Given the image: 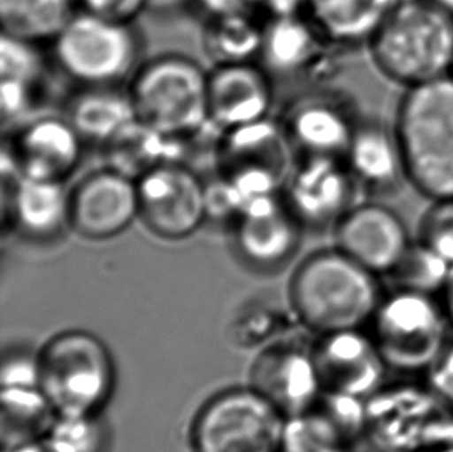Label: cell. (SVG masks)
I'll return each instance as SVG.
<instances>
[{"instance_id":"cell-1","label":"cell","mask_w":453,"mask_h":452,"mask_svg":"<svg viewBox=\"0 0 453 452\" xmlns=\"http://www.w3.org/2000/svg\"><path fill=\"white\" fill-rule=\"evenodd\" d=\"M380 276L337 246L306 256L289 281V300L306 329L325 335L370 324L382 300Z\"/></svg>"},{"instance_id":"cell-2","label":"cell","mask_w":453,"mask_h":452,"mask_svg":"<svg viewBox=\"0 0 453 452\" xmlns=\"http://www.w3.org/2000/svg\"><path fill=\"white\" fill-rule=\"evenodd\" d=\"M374 68L403 89L453 74V12L434 0H399L367 45Z\"/></svg>"},{"instance_id":"cell-3","label":"cell","mask_w":453,"mask_h":452,"mask_svg":"<svg viewBox=\"0 0 453 452\" xmlns=\"http://www.w3.org/2000/svg\"><path fill=\"white\" fill-rule=\"evenodd\" d=\"M393 126L411 188L430 202L453 199V74L405 89Z\"/></svg>"},{"instance_id":"cell-4","label":"cell","mask_w":453,"mask_h":452,"mask_svg":"<svg viewBox=\"0 0 453 452\" xmlns=\"http://www.w3.org/2000/svg\"><path fill=\"white\" fill-rule=\"evenodd\" d=\"M136 118L180 140L214 129L209 120V72L196 59L165 53L142 62L127 84Z\"/></svg>"},{"instance_id":"cell-5","label":"cell","mask_w":453,"mask_h":452,"mask_svg":"<svg viewBox=\"0 0 453 452\" xmlns=\"http://www.w3.org/2000/svg\"><path fill=\"white\" fill-rule=\"evenodd\" d=\"M39 386L59 417L96 416L115 391L117 369L101 338L65 331L37 352Z\"/></svg>"},{"instance_id":"cell-6","label":"cell","mask_w":453,"mask_h":452,"mask_svg":"<svg viewBox=\"0 0 453 452\" xmlns=\"http://www.w3.org/2000/svg\"><path fill=\"white\" fill-rule=\"evenodd\" d=\"M51 47L56 66L76 87L127 86L142 64L136 25L117 24L80 10Z\"/></svg>"},{"instance_id":"cell-7","label":"cell","mask_w":453,"mask_h":452,"mask_svg":"<svg viewBox=\"0 0 453 452\" xmlns=\"http://www.w3.org/2000/svg\"><path fill=\"white\" fill-rule=\"evenodd\" d=\"M376 452L453 447V408L429 386L393 383L367 400L365 440Z\"/></svg>"},{"instance_id":"cell-8","label":"cell","mask_w":453,"mask_h":452,"mask_svg":"<svg viewBox=\"0 0 453 452\" xmlns=\"http://www.w3.org/2000/svg\"><path fill=\"white\" fill-rule=\"evenodd\" d=\"M370 325L387 366L423 375L453 331L438 296L403 288L382 296Z\"/></svg>"},{"instance_id":"cell-9","label":"cell","mask_w":453,"mask_h":452,"mask_svg":"<svg viewBox=\"0 0 453 452\" xmlns=\"http://www.w3.org/2000/svg\"><path fill=\"white\" fill-rule=\"evenodd\" d=\"M299 153L282 120L273 116L217 135L215 174L226 178L246 202L280 194Z\"/></svg>"},{"instance_id":"cell-10","label":"cell","mask_w":453,"mask_h":452,"mask_svg":"<svg viewBox=\"0 0 453 452\" xmlns=\"http://www.w3.org/2000/svg\"><path fill=\"white\" fill-rule=\"evenodd\" d=\"M287 417L251 386L209 398L190 428L194 452H282Z\"/></svg>"},{"instance_id":"cell-11","label":"cell","mask_w":453,"mask_h":452,"mask_svg":"<svg viewBox=\"0 0 453 452\" xmlns=\"http://www.w3.org/2000/svg\"><path fill=\"white\" fill-rule=\"evenodd\" d=\"M87 143L67 116L35 115L4 136L2 177L67 182L84 159Z\"/></svg>"},{"instance_id":"cell-12","label":"cell","mask_w":453,"mask_h":452,"mask_svg":"<svg viewBox=\"0 0 453 452\" xmlns=\"http://www.w3.org/2000/svg\"><path fill=\"white\" fill-rule=\"evenodd\" d=\"M140 221L153 236L178 242L206 222V180L186 161L161 166L136 180Z\"/></svg>"},{"instance_id":"cell-13","label":"cell","mask_w":453,"mask_h":452,"mask_svg":"<svg viewBox=\"0 0 453 452\" xmlns=\"http://www.w3.org/2000/svg\"><path fill=\"white\" fill-rule=\"evenodd\" d=\"M361 192L343 157L299 155L282 196L305 230H333Z\"/></svg>"},{"instance_id":"cell-14","label":"cell","mask_w":453,"mask_h":452,"mask_svg":"<svg viewBox=\"0 0 453 452\" xmlns=\"http://www.w3.org/2000/svg\"><path fill=\"white\" fill-rule=\"evenodd\" d=\"M229 226L235 254L248 269L260 273L287 267L306 231L282 192L252 199Z\"/></svg>"},{"instance_id":"cell-15","label":"cell","mask_w":453,"mask_h":452,"mask_svg":"<svg viewBox=\"0 0 453 452\" xmlns=\"http://www.w3.org/2000/svg\"><path fill=\"white\" fill-rule=\"evenodd\" d=\"M342 53L302 12L265 22L264 47L258 62L274 81L322 84L336 72Z\"/></svg>"},{"instance_id":"cell-16","label":"cell","mask_w":453,"mask_h":452,"mask_svg":"<svg viewBox=\"0 0 453 452\" xmlns=\"http://www.w3.org/2000/svg\"><path fill=\"white\" fill-rule=\"evenodd\" d=\"M362 118L347 93L316 87L297 97L280 120L299 155L343 157Z\"/></svg>"},{"instance_id":"cell-17","label":"cell","mask_w":453,"mask_h":452,"mask_svg":"<svg viewBox=\"0 0 453 452\" xmlns=\"http://www.w3.org/2000/svg\"><path fill=\"white\" fill-rule=\"evenodd\" d=\"M331 231L334 246L378 276L388 275L413 242L404 217L380 200L356 203Z\"/></svg>"},{"instance_id":"cell-18","label":"cell","mask_w":453,"mask_h":452,"mask_svg":"<svg viewBox=\"0 0 453 452\" xmlns=\"http://www.w3.org/2000/svg\"><path fill=\"white\" fill-rule=\"evenodd\" d=\"M311 354L324 391L368 400L386 386L390 367L374 338L362 329L319 335Z\"/></svg>"},{"instance_id":"cell-19","label":"cell","mask_w":453,"mask_h":452,"mask_svg":"<svg viewBox=\"0 0 453 452\" xmlns=\"http://www.w3.org/2000/svg\"><path fill=\"white\" fill-rule=\"evenodd\" d=\"M72 230L88 240H109L140 221L136 180L103 166L72 188Z\"/></svg>"},{"instance_id":"cell-20","label":"cell","mask_w":453,"mask_h":452,"mask_svg":"<svg viewBox=\"0 0 453 452\" xmlns=\"http://www.w3.org/2000/svg\"><path fill=\"white\" fill-rule=\"evenodd\" d=\"M250 386L287 418L311 409L324 394L311 348L288 344L258 355L250 369Z\"/></svg>"},{"instance_id":"cell-21","label":"cell","mask_w":453,"mask_h":452,"mask_svg":"<svg viewBox=\"0 0 453 452\" xmlns=\"http://www.w3.org/2000/svg\"><path fill=\"white\" fill-rule=\"evenodd\" d=\"M274 98L276 81L258 61L209 70V120L219 134L268 118Z\"/></svg>"},{"instance_id":"cell-22","label":"cell","mask_w":453,"mask_h":452,"mask_svg":"<svg viewBox=\"0 0 453 452\" xmlns=\"http://www.w3.org/2000/svg\"><path fill=\"white\" fill-rule=\"evenodd\" d=\"M72 188L67 182L19 177L4 183V217L19 236L49 244L72 228Z\"/></svg>"},{"instance_id":"cell-23","label":"cell","mask_w":453,"mask_h":452,"mask_svg":"<svg viewBox=\"0 0 453 452\" xmlns=\"http://www.w3.org/2000/svg\"><path fill=\"white\" fill-rule=\"evenodd\" d=\"M343 160L361 192L388 196L407 182L404 152L393 122L364 116Z\"/></svg>"},{"instance_id":"cell-24","label":"cell","mask_w":453,"mask_h":452,"mask_svg":"<svg viewBox=\"0 0 453 452\" xmlns=\"http://www.w3.org/2000/svg\"><path fill=\"white\" fill-rule=\"evenodd\" d=\"M62 113L87 144L101 149L136 120L127 86L76 87Z\"/></svg>"},{"instance_id":"cell-25","label":"cell","mask_w":453,"mask_h":452,"mask_svg":"<svg viewBox=\"0 0 453 452\" xmlns=\"http://www.w3.org/2000/svg\"><path fill=\"white\" fill-rule=\"evenodd\" d=\"M399 0H306L305 14L342 51L367 47Z\"/></svg>"},{"instance_id":"cell-26","label":"cell","mask_w":453,"mask_h":452,"mask_svg":"<svg viewBox=\"0 0 453 452\" xmlns=\"http://www.w3.org/2000/svg\"><path fill=\"white\" fill-rule=\"evenodd\" d=\"M189 144V141L163 134L136 118L103 147V152L105 166L138 180L161 166L186 161Z\"/></svg>"},{"instance_id":"cell-27","label":"cell","mask_w":453,"mask_h":452,"mask_svg":"<svg viewBox=\"0 0 453 452\" xmlns=\"http://www.w3.org/2000/svg\"><path fill=\"white\" fill-rule=\"evenodd\" d=\"M58 417L41 386H2L0 434L4 451L42 440L51 433Z\"/></svg>"},{"instance_id":"cell-28","label":"cell","mask_w":453,"mask_h":452,"mask_svg":"<svg viewBox=\"0 0 453 452\" xmlns=\"http://www.w3.org/2000/svg\"><path fill=\"white\" fill-rule=\"evenodd\" d=\"M265 22L256 12H248L208 19L203 25V50L214 66L258 61Z\"/></svg>"},{"instance_id":"cell-29","label":"cell","mask_w":453,"mask_h":452,"mask_svg":"<svg viewBox=\"0 0 453 452\" xmlns=\"http://www.w3.org/2000/svg\"><path fill=\"white\" fill-rule=\"evenodd\" d=\"M76 12V0H0L2 33L36 43H53Z\"/></svg>"},{"instance_id":"cell-30","label":"cell","mask_w":453,"mask_h":452,"mask_svg":"<svg viewBox=\"0 0 453 452\" xmlns=\"http://www.w3.org/2000/svg\"><path fill=\"white\" fill-rule=\"evenodd\" d=\"M450 269L452 265L448 261L417 238L387 276L392 279L395 288L438 296Z\"/></svg>"},{"instance_id":"cell-31","label":"cell","mask_w":453,"mask_h":452,"mask_svg":"<svg viewBox=\"0 0 453 452\" xmlns=\"http://www.w3.org/2000/svg\"><path fill=\"white\" fill-rule=\"evenodd\" d=\"M282 452H349V447L334 425L312 406L303 414L287 418Z\"/></svg>"},{"instance_id":"cell-32","label":"cell","mask_w":453,"mask_h":452,"mask_svg":"<svg viewBox=\"0 0 453 452\" xmlns=\"http://www.w3.org/2000/svg\"><path fill=\"white\" fill-rule=\"evenodd\" d=\"M41 43L2 33L0 39V78L41 92L47 74V62Z\"/></svg>"},{"instance_id":"cell-33","label":"cell","mask_w":453,"mask_h":452,"mask_svg":"<svg viewBox=\"0 0 453 452\" xmlns=\"http://www.w3.org/2000/svg\"><path fill=\"white\" fill-rule=\"evenodd\" d=\"M49 437L67 452H107L111 445V433L101 414L58 417Z\"/></svg>"},{"instance_id":"cell-34","label":"cell","mask_w":453,"mask_h":452,"mask_svg":"<svg viewBox=\"0 0 453 452\" xmlns=\"http://www.w3.org/2000/svg\"><path fill=\"white\" fill-rule=\"evenodd\" d=\"M342 435L349 449L365 440L367 433V400L347 394L324 391L314 404Z\"/></svg>"},{"instance_id":"cell-35","label":"cell","mask_w":453,"mask_h":452,"mask_svg":"<svg viewBox=\"0 0 453 452\" xmlns=\"http://www.w3.org/2000/svg\"><path fill=\"white\" fill-rule=\"evenodd\" d=\"M418 240L453 265V199L432 202L419 221Z\"/></svg>"},{"instance_id":"cell-36","label":"cell","mask_w":453,"mask_h":452,"mask_svg":"<svg viewBox=\"0 0 453 452\" xmlns=\"http://www.w3.org/2000/svg\"><path fill=\"white\" fill-rule=\"evenodd\" d=\"M246 203L245 197L226 178L214 172V177L206 180L208 221L231 225L242 209L245 208Z\"/></svg>"},{"instance_id":"cell-37","label":"cell","mask_w":453,"mask_h":452,"mask_svg":"<svg viewBox=\"0 0 453 452\" xmlns=\"http://www.w3.org/2000/svg\"><path fill=\"white\" fill-rule=\"evenodd\" d=\"M80 12L117 24L135 25L150 0H76Z\"/></svg>"},{"instance_id":"cell-38","label":"cell","mask_w":453,"mask_h":452,"mask_svg":"<svg viewBox=\"0 0 453 452\" xmlns=\"http://www.w3.org/2000/svg\"><path fill=\"white\" fill-rule=\"evenodd\" d=\"M424 378L426 385L453 408V331Z\"/></svg>"},{"instance_id":"cell-39","label":"cell","mask_w":453,"mask_h":452,"mask_svg":"<svg viewBox=\"0 0 453 452\" xmlns=\"http://www.w3.org/2000/svg\"><path fill=\"white\" fill-rule=\"evenodd\" d=\"M39 385L37 375V354H12L4 358L2 386Z\"/></svg>"},{"instance_id":"cell-40","label":"cell","mask_w":453,"mask_h":452,"mask_svg":"<svg viewBox=\"0 0 453 452\" xmlns=\"http://www.w3.org/2000/svg\"><path fill=\"white\" fill-rule=\"evenodd\" d=\"M189 2L204 20L231 14V12H248L257 14L252 0H189Z\"/></svg>"},{"instance_id":"cell-41","label":"cell","mask_w":453,"mask_h":452,"mask_svg":"<svg viewBox=\"0 0 453 452\" xmlns=\"http://www.w3.org/2000/svg\"><path fill=\"white\" fill-rule=\"evenodd\" d=\"M260 16L268 19L295 16L305 12L306 0H252Z\"/></svg>"},{"instance_id":"cell-42","label":"cell","mask_w":453,"mask_h":452,"mask_svg":"<svg viewBox=\"0 0 453 452\" xmlns=\"http://www.w3.org/2000/svg\"><path fill=\"white\" fill-rule=\"evenodd\" d=\"M438 298L441 300L442 308H444L449 323H450L453 329V265L450 271H449L448 279H446L444 287H442L441 292L438 294Z\"/></svg>"},{"instance_id":"cell-43","label":"cell","mask_w":453,"mask_h":452,"mask_svg":"<svg viewBox=\"0 0 453 452\" xmlns=\"http://www.w3.org/2000/svg\"><path fill=\"white\" fill-rule=\"evenodd\" d=\"M5 452H67L64 448L59 447L55 440H51L49 435L42 440L33 441L25 447L16 448L12 451Z\"/></svg>"},{"instance_id":"cell-44","label":"cell","mask_w":453,"mask_h":452,"mask_svg":"<svg viewBox=\"0 0 453 452\" xmlns=\"http://www.w3.org/2000/svg\"><path fill=\"white\" fill-rule=\"evenodd\" d=\"M438 5H441L442 8H446L448 12H453V0H434Z\"/></svg>"},{"instance_id":"cell-45","label":"cell","mask_w":453,"mask_h":452,"mask_svg":"<svg viewBox=\"0 0 453 452\" xmlns=\"http://www.w3.org/2000/svg\"><path fill=\"white\" fill-rule=\"evenodd\" d=\"M424 452H453V447L435 448V449H429V451Z\"/></svg>"},{"instance_id":"cell-46","label":"cell","mask_w":453,"mask_h":452,"mask_svg":"<svg viewBox=\"0 0 453 452\" xmlns=\"http://www.w3.org/2000/svg\"><path fill=\"white\" fill-rule=\"evenodd\" d=\"M4 452H5V451H4Z\"/></svg>"}]
</instances>
